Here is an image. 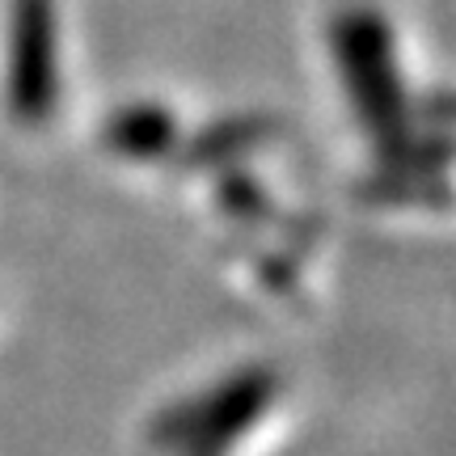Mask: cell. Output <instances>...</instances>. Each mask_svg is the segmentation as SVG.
<instances>
[{
  "label": "cell",
  "mask_w": 456,
  "mask_h": 456,
  "mask_svg": "<svg viewBox=\"0 0 456 456\" xmlns=\"http://www.w3.org/2000/svg\"><path fill=\"white\" fill-rule=\"evenodd\" d=\"M334 51H338L346 89L355 98L363 123L372 131L380 152H402L410 135L406 94L393 64V38L385 21L368 9H351L334 21Z\"/></svg>",
  "instance_id": "cell-1"
},
{
  "label": "cell",
  "mask_w": 456,
  "mask_h": 456,
  "mask_svg": "<svg viewBox=\"0 0 456 456\" xmlns=\"http://www.w3.org/2000/svg\"><path fill=\"white\" fill-rule=\"evenodd\" d=\"M275 389L279 380L271 368H245L212 393L161 414L152 427V440L161 448H174L178 456H228L245 427H254L266 414Z\"/></svg>",
  "instance_id": "cell-2"
},
{
  "label": "cell",
  "mask_w": 456,
  "mask_h": 456,
  "mask_svg": "<svg viewBox=\"0 0 456 456\" xmlns=\"http://www.w3.org/2000/svg\"><path fill=\"white\" fill-rule=\"evenodd\" d=\"M9 114L21 123H43L60 98V34L55 0H13L9 17Z\"/></svg>",
  "instance_id": "cell-3"
},
{
  "label": "cell",
  "mask_w": 456,
  "mask_h": 456,
  "mask_svg": "<svg viewBox=\"0 0 456 456\" xmlns=\"http://www.w3.org/2000/svg\"><path fill=\"white\" fill-rule=\"evenodd\" d=\"M178 140V127H174V114L161 110V106H127V110L110 114L106 123V148L123 152L131 161H148V157H165Z\"/></svg>",
  "instance_id": "cell-4"
},
{
  "label": "cell",
  "mask_w": 456,
  "mask_h": 456,
  "mask_svg": "<svg viewBox=\"0 0 456 456\" xmlns=\"http://www.w3.org/2000/svg\"><path fill=\"white\" fill-rule=\"evenodd\" d=\"M262 123L258 118H232L224 127H212L195 148V161H228L232 152H245V148H254L262 140L258 135Z\"/></svg>",
  "instance_id": "cell-5"
}]
</instances>
